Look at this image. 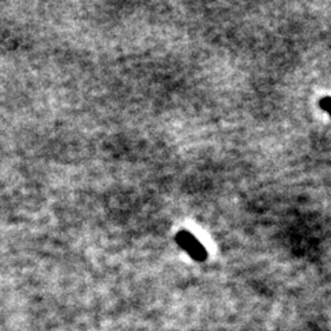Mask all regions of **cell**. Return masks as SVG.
Segmentation results:
<instances>
[{
    "mask_svg": "<svg viewBox=\"0 0 331 331\" xmlns=\"http://www.w3.org/2000/svg\"><path fill=\"white\" fill-rule=\"evenodd\" d=\"M175 240L196 261H204L207 258L206 249L200 244L199 240L195 238L192 233H189L187 231H181L175 236Z\"/></svg>",
    "mask_w": 331,
    "mask_h": 331,
    "instance_id": "1",
    "label": "cell"
},
{
    "mask_svg": "<svg viewBox=\"0 0 331 331\" xmlns=\"http://www.w3.org/2000/svg\"><path fill=\"white\" fill-rule=\"evenodd\" d=\"M320 106L323 108V111H326V112L331 116V97H326V98H323L322 102H320Z\"/></svg>",
    "mask_w": 331,
    "mask_h": 331,
    "instance_id": "2",
    "label": "cell"
}]
</instances>
